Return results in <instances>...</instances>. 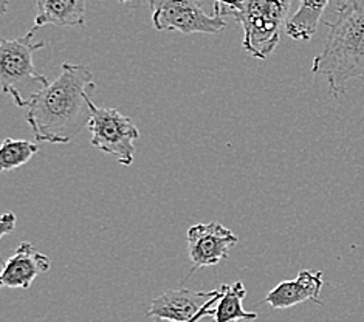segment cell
<instances>
[{
    "label": "cell",
    "mask_w": 364,
    "mask_h": 322,
    "mask_svg": "<svg viewBox=\"0 0 364 322\" xmlns=\"http://www.w3.org/2000/svg\"><path fill=\"white\" fill-rule=\"evenodd\" d=\"M239 242V237L219 222L196 223L186 232V251L196 269L214 267L230 257V249Z\"/></svg>",
    "instance_id": "cell-7"
},
{
    "label": "cell",
    "mask_w": 364,
    "mask_h": 322,
    "mask_svg": "<svg viewBox=\"0 0 364 322\" xmlns=\"http://www.w3.org/2000/svg\"><path fill=\"white\" fill-rule=\"evenodd\" d=\"M291 2L293 0H231L219 11L240 23L244 30L242 45L247 53L265 60L285 33Z\"/></svg>",
    "instance_id": "cell-3"
},
{
    "label": "cell",
    "mask_w": 364,
    "mask_h": 322,
    "mask_svg": "<svg viewBox=\"0 0 364 322\" xmlns=\"http://www.w3.org/2000/svg\"><path fill=\"white\" fill-rule=\"evenodd\" d=\"M34 31L31 28L25 36L0 39V87L17 107H27L34 95L50 84L33 63L34 53L47 45L46 42L33 41Z\"/></svg>",
    "instance_id": "cell-4"
},
{
    "label": "cell",
    "mask_w": 364,
    "mask_h": 322,
    "mask_svg": "<svg viewBox=\"0 0 364 322\" xmlns=\"http://www.w3.org/2000/svg\"><path fill=\"white\" fill-rule=\"evenodd\" d=\"M95 87L89 67L64 63L56 80L34 95L27 106L25 119L36 141L65 144L89 127Z\"/></svg>",
    "instance_id": "cell-1"
},
{
    "label": "cell",
    "mask_w": 364,
    "mask_h": 322,
    "mask_svg": "<svg viewBox=\"0 0 364 322\" xmlns=\"http://www.w3.org/2000/svg\"><path fill=\"white\" fill-rule=\"evenodd\" d=\"M324 48L315 56L311 73L323 75L333 98L346 93V84L364 76V0L338 4L333 22H326Z\"/></svg>",
    "instance_id": "cell-2"
},
{
    "label": "cell",
    "mask_w": 364,
    "mask_h": 322,
    "mask_svg": "<svg viewBox=\"0 0 364 322\" xmlns=\"http://www.w3.org/2000/svg\"><path fill=\"white\" fill-rule=\"evenodd\" d=\"M87 129L92 134L93 147L114 155L123 166H131L135 154L134 143L140 138V130L131 118L117 109L98 107L92 102V118Z\"/></svg>",
    "instance_id": "cell-5"
},
{
    "label": "cell",
    "mask_w": 364,
    "mask_h": 322,
    "mask_svg": "<svg viewBox=\"0 0 364 322\" xmlns=\"http://www.w3.org/2000/svg\"><path fill=\"white\" fill-rule=\"evenodd\" d=\"M152 23L159 31H178L181 34H218L225 30L223 16L214 11L206 14L198 0H149Z\"/></svg>",
    "instance_id": "cell-6"
},
{
    "label": "cell",
    "mask_w": 364,
    "mask_h": 322,
    "mask_svg": "<svg viewBox=\"0 0 364 322\" xmlns=\"http://www.w3.org/2000/svg\"><path fill=\"white\" fill-rule=\"evenodd\" d=\"M331 0H301L298 11L287 22L285 34L294 41H310L321 23V17Z\"/></svg>",
    "instance_id": "cell-12"
},
{
    "label": "cell",
    "mask_w": 364,
    "mask_h": 322,
    "mask_svg": "<svg viewBox=\"0 0 364 322\" xmlns=\"http://www.w3.org/2000/svg\"><path fill=\"white\" fill-rule=\"evenodd\" d=\"M219 293L220 289L213 291H194L180 286L176 290H168L152 299L151 307L147 310V316L186 322L196 318L206 304Z\"/></svg>",
    "instance_id": "cell-8"
},
{
    "label": "cell",
    "mask_w": 364,
    "mask_h": 322,
    "mask_svg": "<svg viewBox=\"0 0 364 322\" xmlns=\"http://www.w3.org/2000/svg\"><path fill=\"white\" fill-rule=\"evenodd\" d=\"M323 273L316 269H302L296 279L282 281L265 296V302L274 310H287L302 302L311 301L321 306L319 294L323 290Z\"/></svg>",
    "instance_id": "cell-10"
},
{
    "label": "cell",
    "mask_w": 364,
    "mask_h": 322,
    "mask_svg": "<svg viewBox=\"0 0 364 322\" xmlns=\"http://www.w3.org/2000/svg\"><path fill=\"white\" fill-rule=\"evenodd\" d=\"M39 152V144L27 140H13L5 138L0 147V169L10 172L27 164Z\"/></svg>",
    "instance_id": "cell-14"
},
{
    "label": "cell",
    "mask_w": 364,
    "mask_h": 322,
    "mask_svg": "<svg viewBox=\"0 0 364 322\" xmlns=\"http://www.w3.org/2000/svg\"><path fill=\"white\" fill-rule=\"evenodd\" d=\"M220 296H222V290H220V293L218 294V296H214V298L206 304V306L203 307V310L198 313V315L196 316V318H193L191 321H186V322H200L203 318H206V316H213V311H214V306L215 304L219 302V299H220ZM152 322H176V321H168V319H161V318H154V321Z\"/></svg>",
    "instance_id": "cell-15"
},
{
    "label": "cell",
    "mask_w": 364,
    "mask_h": 322,
    "mask_svg": "<svg viewBox=\"0 0 364 322\" xmlns=\"http://www.w3.org/2000/svg\"><path fill=\"white\" fill-rule=\"evenodd\" d=\"M222 296L219 302L214 306L213 319L214 322H239V321H255L257 313H251L244 308V298L247 296V289L242 281L232 285L223 284L220 286Z\"/></svg>",
    "instance_id": "cell-13"
},
{
    "label": "cell",
    "mask_w": 364,
    "mask_h": 322,
    "mask_svg": "<svg viewBox=\"0 0 364 322\" xmlns=\"http://www.w3.org/2000/svg\"><path fill=\"white\" fill-rule=\"evenodd\" d=\"M87 0H34L33 30L46 25L84 27Z\"/></svg>",
    "instance_id": "cell-11"
},
{
    "label": "cell",
    "mask_w": 364,
    "mask_h": 322,
    "mask_svg": "<svg viewBox=\"0 0 364 322\" xmlns=\"http://www.w3.org/2000/svg\"><path fill=\"white\" fill-rule=\"evenodd\" d=\"M231 2V0H214V8H218V10H222V8L225 6V5H228Z\"/></svg>",
    "instance_id": "cell-17"
},
{
    "label": "cell",
    "mask_w": 364,
    "mask_h": 322,
    "mask_svg": "<svg viewBox=\"0 0 364 322\" xmlns=\"http://www.w3.org/2000/svg\"><path fill=\"white\" fill-rule=\"evenodd\" d=\"M119 4H126V2H132V0H118Z\"/></svg>",
    "instance_id": "cell-18"
},
{
    "label": "cell",
    "mask_w": 364,
    "mask_h": 322,
    "mask_svg": "<svg viewBox=\"0 0 364 322\" xmlns=\"http://www.w3.org/2000/svg\"><path fill=\"white\" fill-rule=\"evenodd\" d=\"M16 222H17V217L13 213H5L2 215V219H0V237L6 236V234H10L16 230Z\"/></svg>",
    "instance_id": "cell-16"
},
{
    "label": "cell",
    "mask_w": 364,
    "mask_h": 322,
    "mask_svg": "<svg viewBox=\"0 0 364 322\" xmlns=\"http://www.w3.org/2000/svg\"><path fill=\"white\" fill-rule=\"evenodd\" d=\"M51 268V260L30 242H21L4 264L0 284L5 289L28 290L33 281Z\"/></svg>",
    "instance_id": "cell-9"
}]
</instances>
